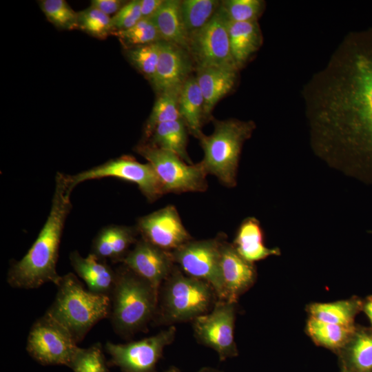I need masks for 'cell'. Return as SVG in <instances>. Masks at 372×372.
Wrapping results in <instances>:
<instances>
[{"mask_svg":"<svg viewBox=\"0 0 372 372\" xmlns=\"http://www.w3.org/2000/svg\"><path fill=\"white\" fill-rule=\"evenodd\" d=\"M302 96L315 153L372 182V27L347 34Z\"/></svg>","mask_w":372,"mask_h":372,"instance_id":"cell-1","label":"cell"},{"mask_svg":"<svg viewBox=\"0 0 372 372\" xmlns=\"http://www.w3.org/2000/svg\"><path fill=\"white\" fill-rule=\"evenodd\" d=\"M71 193L66 174L58 172L45 223L25 255L9 267L7 282L10 287L31 289L59 282L61 276L56 271V264L65 223L72 209Z\"/></svg>","mask_w":372,"mask_h":372,"instance_id":"cell-2","label":"cell"},{"mask_svg":"<svg viewBox=\"0 0 372 372\" xmlns=\"http://www.w3.org/2000/svg\"><path fill=\"white\" fill-rule=\"evenodd\" d=\"M116 272L115 285L110 296L109 319L118 335L129 338L146 329L154 320L158 291L123 265Z\"/></svg>","mask_w":372,"mask_h":372,"instance_id":"cell-3","label":"cell"},{"mask_svg":"<svg viewBox=\"0 0 372 372\" xmlns=\"http://www.w3.org/2000/svg\"><path fill=\"white\" fill-rule=\"evenodd\" d=\"M55 298L46 313L81 342L99 321L109 318L110 298L85 289L73 273L61 276Z\"/></svg>","mask_w":372,"mask_h":372,"instance_id":"cell-4","label":"cell"},{"mask_svg":"<svg viewBox=\"0 0 372 372\" xmlns=\"http://www.w3.org/2000/svg\"><path fill=\"white\" fill-rule=\"evenodd\" d=\"M218 300L211 285L184 273L176 265L158 290L156 325L193 321L208 313Z\"/></svg>","mask_w":372,"mask_h":372,"instance_id":"cell-5","label":"cell"},{"mask_svg":"<svg viewBox=\"0 0 372 372\" xmlns=\"http://www.w3.org/2000/svg\"><path fill=\"white\" fill-rule=\"evenodd\" d=\"M255 128L251 121L237 119L216 121L209 136L199 137L204 152L200 162L207 174L216 176L225 185H236V175L241 149Z\"/></svg>","mask_w":372,"mask_h":372,"instance_id":"cell-6","label":"cell"},{"mask_svg":"<svg viewBox=\"0 0 372 372\" xmlns=\"http://www.w3.org/2000/svg\"><path fill=\"white\" fill-rule=\"evenodd\" d=\"M136 151L152 166L165 194L207 189V174L201 163H187L175 154L147 143L138 145Z\"/></svg>","mask_w":372,"mask_h":372,"instance_id":"cell-7","label":"cell"},{"mask_svg":"<svg viewBox=\"0 0 372 372\" xmlns=\"http://www.w3.org/2000/svg\"><path fill=\"white\" fill-rule=\"evenodd\" d=\"M226 236L194 240L170 251L174 262L186 275L209 283L218 300H224V287L220 271V249Z\"/></svg>","mask_w":372,"mask_h":372,"instance_id":"cell-8","label":"cell"},{"mask_svg":"<svg viewBox=\"0 0 372 372\" xmlns=\"http://www.w3.org/2000/svg\"><path fill=\"white\" fill-rule=\"evenodd\" d=\"M114 177L135 183L149 202H154L165 194L163 185L152 166L141 163L131 156H124L82 171L74 175H67L70 192L84 181Z\"/></svg>","mask_w":372,"mask_h":372,"instance_id":"cell-9","label":"cell"},{"mask_svg":"<svg viewBox=\"0 0 372 372\" xmlns=\"http://www.w3.org/2000/svg\"><path fill=\"white\" fill-rule=\"evenodd\" d=\"M79 347L63 325L46 312L32 325L26 351L42 365L68 366Z\"/></svg>","mask_w":372,"mask_h":372,"instance_id":"cell-10","label":"cell"},{"mask_svg":"<svg viewBox=\"0 0 372 372\" xmlns=\"http://www.w3.org/2000/svg\"><path fill=\"white\" fill-rule=\"evenodd\" d=\"M236 311L237 302L218 300L211 311L192 321L198 342L216 351L220 361L238 355L234 339Z\"/></svg>","mask_w":372,"mask_h":372,"instance_id":"cell-11","label":"cell"},{"mask_svg":"<svg viewBox=\"0 0 372 372\" xmlns=\"http://www.w3.org/2000/svg\"><path fill=\"white\" fill-rule=\"evenodd\" d=\"M174 325L156 334L126 344L107 341L105 349L110 356L108 364L118 367L123 372H155L165 348L176 336Z\"/></svg>","mask_w":372,"mask_h":372,"instance_id":"cell-12","label":"cell"},{"mask_svg":"<svg viewBox=\"0 0 372 372\" xmlns=\"http://www.w3.org/2000/svg\"><path fill=\"white\" fill-rule=\"evenodd\" d=\"M188 52L197 68L239 69L231 54L227 19L219 8L205 26L188 35Z\"/></svg>","mask_w":372,"mask_h":372,"instance_id":"cell-13","label":"cell"},{"mask_svg":"<svg viewBox=\"0 0 372 372\" xmlns=\"http://www.w3.org/2000/svg\"><path fill=\"white\" fill-rule=\"evenodd\" d=\"M141 237L167 251L192 240L174 205H167L138 218L136 225Z\"/></svg>","mask_w":372,"mask_h":372,"instance_id":"cell-14","label":"cell"},{"mask_svg":"<svg viewBox=\"0 0 372 372\" xmlns=\"http://www.w3.org/2000/svg\"><path fill=\"white\" fill-rule=\"evenodd\" d=\"M121 263L159 290L176 266L170 251L140 237Z\"/></svg>","mask_w":372,"mask_h":372,"instance_id":"cell-15","label":"cell"},{"mask_svg":"<svg viewBox=\"0 0 372 372\" xmlns=\"http://www.w3.org/2000/svg\"><path fill=\"white\" fill-rule=\"evenodd\" d=\"M220 271L224 287V300L237 302L257 279L254 263L242 258L232 243L225 239L220 249Z\"/></svg>","mask_w":372,"mask_h":372,"instance_id":"cell-16","label":"cell"},{"mask_svg":"<svg viewBox=\"0 0 372 372\" xmlns=\"http://www.w3.org/2000/svg\"><path fill=\"white\" fill-rule=\"evenodd\" d=\"M192 59L186 50L163 41L160 42V53L152 85L158 93L181 87L190 76Z\"/></svg>","mask_w":372,"mask_h":372,"instance_id":"cell-17","label":"cell"},{"mask_svg":"<svg viewBox=\"0 0 372 372\" xmlns=\"http://www.w3.org/2000/svg\"><path fill=\"white\" fill-rule=\"evenodd\" d=\"M139 235L136 227L111 225L101 229L93 239L90 253L100 260L120 262Z\"/></svg>","mask_w":372,"mask_h":372,"instance_id":"cell-18","label":"cell"},{"mask_svg":"<svg viewBox=\"0 0 372 372\" xmlns=\"http://www.w3.org/2000/svg\"><path fill=\"white\" fill-rule=\"evenodd\" d=\"M69 259L74 272L85 282L89 291L110 296L115 285L116 272L107 262L100 260L91 253L84 257L76 250L70 252Z\"/></svg>","mask_w":372,"mask_h":372,"instance_id":"cell-19","label":"cell"},{"mask_svg":"<svg viewBox=\"0 0 372 372\" xmlns=\"http://www.w3.org/2000/svg\"><path fill=\"white\" fill-rule=\"evenodd\" d=\"M237 70L224 67L197 68L196 79L204 98L205 116H209L216 104L232 90Z\"/></svg>","mask_w":372,"mask_h":372,"instance_id":"cell-20","label":"cell"},{"mask_svg":"<svg viewBox=\"0 0 372 372\" xmlns=\"http://www.w3.org/2000/svg\"><path fill=\"white\" fill-rule=\"evenodd\" d=\"M336 355L340 366L349 372H372V328L356 324L351 337Z\"/></svg>","mask_w":372,"mask_h":372,"instance_id":"cell-21","label":"cell"},{"mask_svg":"<svg viewBox=\"0 0 372 372\" xmlns=\"http://www.w3.org/2000/svg\"><path fill=\"white\" fill-rule=\"evenodd\" d=\"M232 244L238 253L251 263L281 254L279 248H269L265 245L262 229L254 217L242 222Z\"/></svg>","mask_w":372,"mask_h":372,"instance_id":"cell-22","label":"cell"},{"mask_svg":"<svg viewBox=\"0 0 372 372\" xmlns=\"http://www.w3.org/2000/svg\"><path fill=\"white\" fill-rule=\"evenodd\" d=\"M180 1L164 0L150 17L162 41L178 45L188 51V34L181 17Z\"/></svg>","mask_w":372,"mask_h":372,"instance_id":"cell-23","label":"cell"},{"mask_svg":"<svg viewBox=\"0 0 372 372\" xmlns=\"http://www.w3.org/2000/svg\"><path fill=\"white\" fill-rule=\"evenodd\" d=\"M231 52L238 68H240L262 43L258 21L234 22L227 20Z\"/></svg>","mask_w":372,"mask_h":372,"instance_id":"cell-24","label":"cell"},{"mask_svg":"<svg viewBox=\"0 0 372 372\" xmlns=\"http://www.w3.org/2000/svg\"><path fill=\"white\" fill-rule=\"evenodd\" d=\"M363 300L353 296L330 302H313L306 308L309 318L346 327L354 326L357 315L362 311Z\"/></svg>","mask_w":372,"mask_h":372,"instance_id":"cell-25","label":"cell"},{"mask_svg":"<svg viewBox=\"0 0 372 372\" xmlns=\"http://www.w3.org/2000/svg\"><path fill=\"white\" fill-rule=\"evenodd\" d=\"M204 98L194 76H189L183 84L178 100L180 118L188 130L196 137L202 135V118L204 115Z\"/></svg>","mask_w":372,"mask_h":372,"instance_id":"cell-26","label":"cell"},{"mask_svg":"<svg viewBox=\"0 0 372 372\" xmlns=\"http://www.w3.org/2000/svg\"><path fill=\"white\" fill-rule=\"evenodd\" d=\"M187 128L182 118L161 123L155 127L147 144L171 152L187 163L193 164L186 149Z\"/></svg>","mask_w":372,"mask_h":372,"instance_id":"cell-27","label":"cell"},{"mask_svg":"<svg viewBox=\"0 0 372 372\" xmlns=\"http://www.w3.org/2000/svg\"><path fill=\"white\" fill-rule=\"evenodd\" d=\"M355 327L327 323L309 317L305 331L317 346L337 354L349 341Z\"/></svg>","mask_w":372,"mask_h":372,"instance_id":"cell-28","label":"cell"},{"mask_svg":"<svg viewBox=\"0 0 372 372\" xmlns=\"http://www.w3.org/2000/svg\"><path fill=\"white\" fill-rule=\"evenodd\" d=\"M181 87L182 86L159 93L145 126L144 136L146 139L149 138L158 125L181 118L178 109Z\"/></svg>","mask_w":372,"mask_h":372,"instance_id":"cell-29","label":"cell"},{"mask_svg":"<svg viewBox=\"0 0 372 372\" xmlns=\"http://www.w3.org/2000/svg\"><path fill=\"white\" fill-rule=\"evenodd\" d=\"M220 3L215 0H184L180 13L188 35L205 26L218 10Z\"/></svg>","mask_w":372,"mask_h":372,"instance_id":"cell-30","label":"cell"},{"mask_svg":"<svg viewBox=\"0 0 372 372\" xmlns=\"http://www.w3.org/2000/svg\"><path fill=\"white\" fill-rule=\"evenodd\" d=\"M123 46L127 49L162 41L151 18H142L133 27L112 32Z\"/></svg>","mask_w":372,"mask_h":372,"instance_id":"cell-31","label":"cell"},{"mask_svg":"<svg viewBox=\"0 0 372 372\" xmlns=\"http://www.w3.org/2000/svg\"><path fill=\"white\" fill-rule=\"evenodd\" d=\"M39 6L47 19L59 29H79L78 13L65 0H42Z\"/></svg>","mask_w":372,"mask_h":372,"instance_id":"cell-32","label":"cell"},{"mask_svg":"<svg viewBox=\"0 0 372 372\" xmlns=\"http://www.w3.org/2000/svg\"><path fill=\"white\" fill-rule=\"evenodd\" d=\"M108 364L99 342L87 348L79 347L68 367L73 372H109Z\"/></svg>","mask_w":372,"mask_h":372,"instance_id":"cell-33","label":"cell"},{"mask_svg":"<svg viewBox=\"0 0 372 372\" xmlns=\"http://www.w3.org/2000/svg\"><path fill=\"white\" fill-rule=\"evenodd\" d=\"M160 42L126 49V56L130 62L151 82L158 61Z\"/></svg>","mask_w":372,"mask_h":372,"instance_id":"cell-34","label":"cell"},{"mask_svg":"<svg viewBox=\"0 0 372 372\" xmlns=\"http://www.w3.org/2000/svg\"><path fill=\"white\" fill-rule=\"evenodd\" d=\"M260 0L223 1L219 10L227 20L234 22L258 21L263 10Z\"/></svg>","mask_w":372,"mask_h":372,"instance_id":"cell-35","label":"cell"},{"mask_svg":"<svg viewBox=\"0 0 372 372\" xmlns=\"http://www.w3.org/2000/svg\"><path fill=\"white\" fill-rule=\"evenodd\" d=\"M79 29L103 39L112 34L111 18L92 6L78 12Z\"/></svg>","mask_w":372,"mask_h":372,"instance_id":"cell-36","label":"cell"},{"mask_svg":"<svg viewBox=\"0 0 372 372\" xmlns=\"http://www.w3.org/2000/svg\"><path fill=\"white\" fill-rule=\"evenodd\" d=\"M141 19L140 0L131 1L111 18L112 32L127 30Z\"/></svg>","mask_w":372,"mask_h":372,"instance_id":"cell-37","label":"cell"},{"mask_svg":"<svg viewBox=\"0 0 372 372\" xmlns=\"http://www.w3.org/2000/svg\"><path fill=\"white\" fill-rule=\"evenodd\" d=\"M123 2L120 0H92L91 6L109 16L118 12L125 5Z\"/></svg>","mask_w":372,"mask_h":372,"instance_id":"cell-38","label":"cell"},{"mask_svg":"<svg viewBox=\"0 0 372 372\" xmlns=\"http://www.w3.org/2000/svg\"><path fill=\"white\" fill-rule=\"evenodd\" d=\"M164 0H140L142 18H150L163 4Z\"/></svg>","mask_w":372,"mask_h":372,"instance_id":"cell-39","label":"cell"},{"mask_svg":"<svg viewBox=\"0 0 372 372\" xmlns=\"http://www.w3.org/2000/svg\"><path fill=\"white\" fill-rule=\"evenodd\" d=\"M362 311L368 317L372 328V296H368L363 300Z\"/></svg>","mask_w":372,"mask_h":372,"instance_id":"cell-40","label":"cell"},{"mask_svg":"<svg viewBox=\"0 0 372 372\" xmlns=\"http://www.w3.org/2000/svg\"><path fill=\"white\" fill-rule=\"evenodd\" d=\"M198 372H225V371L214 368V367L204 366V367L200 368Z\"/></svg>","mask_w":372,"mask_h":372,"instance_id":"cell-41","label":"cell"},{"mask_svg":"<svg viewBox=\"0 0 372 372\" xmlns=\"http://www.w3.org/2000/svg\"><path fill=\"white\" fill-rule=\"evenodd\" d=\"M165 372H181V371L176 366H171L168 369H167Z\"/></svg>","mask_w":372,"mask_h":372,"instance_id":"cell-42","label":"cell"},{"mask_svg":"<svg viewBox=\"0 0 372 372\" xmlns=\"http://www.w3.org/2000/svg\"><path fill=\"white\" fill-rule=\"evenodd\" d=\"M340 372H349V371H347V369H345L344 368L342 367V366H340Z\"/></svg>","mask_w":372,"mask_h":372,"instance_id":"cell-43","label":"cell"}]
</instances>
